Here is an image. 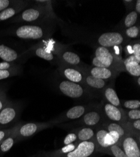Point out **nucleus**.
I'll return each instance as SVG.
<instances>
[{"label":"nucleus","instance_id":"2","mask_svg":"<svg viewBox=\"0 0 140 157\" xmlns=\"http://www.w3.org/2000/svg\"><path fill=\"white\" fill-rule=\"evenodd\" d=\"M55 123L51 122H31L24 124H18L15 126L14 132L18 141L30 138L41 131L52 127Z\"/></svg>","mask_w":140,"mask_h":157},{"label":"nucleus","instance_id":"1","mask_svg":"<svg viewBox=\"0 0 140 157\" xmlns=\"http://www.w3.org/2000/svg\"><path fill=\"white\" fill-rule=\"evenodd\" d=\"M45 1H36L35 6L27 8L16 16L12 21L40 23L49 17L50 11L44 5Z\"/></svg>","mask_w":140,"mask_h":157},{"label":"nucleus","instance_id":"9","mask_svg":"<svg viewBox=\"0 0 140 157\" xmlns=\"http://www.w3.org/2000/svg\"><path fill=\"white\" fill-rule=\"evenodd\" d=\"M15 35L26 40H39L45 35L43 27L36 25H25L19 27L15 32Z\"/></svg>","mask_w":140,"mask_h":157},{"label":"nucleus","instance_id":"27","mask_svg":"<svg viewBox=\"0 0 140 157\" xmlns=\"http://www.w3.org/2000/svg\"><path fill=\"white\" fill-rule=\"evenodd\" d=\"M138 17L139 15L134 10L130 12L129 13L126 15L124 19V24L125 27L126 28H130L134 26V25L138 21Z\"/></svg>","mask_w":140,"mask_h":157},{"label":"nucleus","instance_id":"35","mask_svg":"<svg viewBox=\"0 0 140 157\" xmlns=\"http://www.w3.org/2000/svg\"><path fill=\"white\" fill-rule=\"evenodd\" d=\"M14 129V126L11 128L5 129H0V143L2 141L5 140L7 136H8Z\"/></svg>","mask_w":140,"mask_h":157},{"label":"nucleus","instance_id":"22","mask_svg":"<svg viewBox=\"0 0 140 157\" xmlns=\"http://www.w3.org/2000/svg\"><path fill=\"white\" fill-rule=\"evenodd\" d=\"M75 129L79 143L94 139L96 128L87 126H82Z\"/></svg>","mask_w":140,"mask_h":157},{"label":"nucleus","instance_id":"14","mask_svg":"<svg viewBox=\"0 0 140 157\" xmlns=\"http://www.w3.org/2000/svg\"><path fill=\"white\" fill-rule=\"evenodd\" d=\"M62 74L66 80L84 85V71H81L79 67H63L62 69Z\"/></svg>","mask_w":140,"mask_h":157},{"label":"nucleus","instance_id":"21","mask_svg":"<svg viewBox=\"0 0 140 157\" xmlns=\"http://www.w3.org/2000/svg\"><path fill=\"white\" fill-rule=\"evenodd\" d=\"M32 50L35 56L47 61L52 62L55 59V57L53 52L46 46L38 45L33 47Z\"/></svg>","mask_w":140,"mask_h":157},{"label":"nucleus","instance_id":"38","mask_svg":"<svg viewBox=\"0 0 140 157\" xmlns=\"http://www.w3.org/2000/svg\"><path fill=\"white\" fill-rule=\"evenodd\" d=\"M137 84H138V86L139 87L140 86V77H138L137 78Z\"/></svg>","mask_w":140,"mask_h":157},{"label":"nucleus","instance_id":"36","mask_svg":"<svg viewBox=\"0 0 140 157\" xmlns=\"http://www.w3.org/2000/svg\"><path fill=\"white\" fill-rule=\"evenodd\" d=\"M16 2L9 1V0H0V12L8 8L9 6L14 5Z\"/></svg>","mask_w":140,"mask_h":157},{"label":"nucleus","instance_id":"33","mask_svg":"<svg viewBox=\"0 0 140 157\" xmlns=\"http://www.w3.org/2000/svg\"><path fill=\"white\" fill-rule=\"evenodd\" d=\"M136 58L137 61L140 63V44L137 42L133 45L132 54Z\"/></svg>","mask_w":140,"mask_h":157},{"label":"nucleus","instance_id":"31","mask_svg":"<svg viewBox=\"0 0 140 157\" xmlns=\"http://www.w3.org/2000/svg\"><path fill=\"white\" fill-rule=\"evenodd\" d=\"M124 112L127 118V121H134L140 120V109L130 110L124 109Z\"/></svg>","mask_w":140,"mask_h":157},{"label":"nucleus","instance_id":"25","mask_svg":"<svg viewBox=\"0 0 140 157\" xmlns=\"http://www.w3.org/2000/svg\"><path fill=\"white\" fill-rule=\"evenodd\" d=\"M105 154L113 157H126V155L119 144L109 147L106 151Z\"/></svg>","mask_w":140,"mask_h":157},{"label":"nucleus","instance_id":"5","mask_svg":"<svg viewBox=\"0 0 140 157\" xmlns=\"http://www.w3.org/2000/svg\"><path fill=\"white\" fill-rule=\"evenodd\" d=\"M104 121V117L102 113L100 104L93 105L80 119L74 124L83 126L97 128Z\"/></svg>","mask_w":140,"mask_h":157},{"label":"nucleus","instance_id":"39","mask_svg":"<svg viewBox=\"0 0 140 157\" xmlns=\"http://www.w3.org/2000/svg\"><path fill=\"white\" fill-rule=\"evenodd\" d=\"M30 157H36V155H32V156H30Z\"/></svg>","mask_w":140,"mask_h":157},{"label":"nucleus","instance_id":"32","mask_svg":"<svg viewBox=\"0 0 140 157\" xmlns=\"http://www.w3.org/2000/svg\"><path fill=\"white\" fill-rule=\"evenodd\" d=\"M124 33L127 37L130 38H137L139 35V29L137 26H133V27L127 29L125 30Z\"/></svg>","mask_w":140,"mask_h":157},{"label":"nucleus","instance_id":"24","mask_svg":"<svg viewBox=\"0 0 140 157\" xmlns=\"http://www.w3.org/2000/svg\"><path fill=\"white\" fill-rule=\"evenodd\" d=\"M14 129L8 136H7L0 143V154H4L7 153L11 150V148L15 145V143L19 141L17 135L14 132Z\"/></svg>","mask_w":140,"mask_h":157},{"label":"nucleus","instance_id":"12","mask_svg":"<svg viewBox=\"0 0 140 157\" xmlns=\"http://www.w3.org/2000/svg\"><path fill=\"white\" fill-rule=\"evenodd\" d=\"M125 40L123 33L117 32H106L100 35L97 39V42L100 46L111 48L122 45Z\"/></svg>","mask_w":140,"mask_h":157},{"label":"nucleus","instance_id":"4","mask_svg":"<svg viewBox=\"0 0 140 157\" xmlns=\"http://www.w3.org/2000/svg\"><path fill=\"white\" fill-rule=\"evenodd\" d=\"M97 144L94 140L80 142L72 151L58 156L50 157H96L98 154ZM37 157H44L36 155Z\"/></svg>","mask_w":140,"mask_h":157},{"label":"nucleus","instance_id":"19","mask_svg":"<svg viewBox=\"0 0 140 157\" xmlns=\"http://www.w3.org/2000/svg\"><path fill=\"white\" fill-rule=\"evenodd\" d=\"M0 58L4 62L15 63L20 57L18 52L3 44H0Z\"/></svg>","mask_w":140,"mask_h":157},{"label":"nucleus","instance_id":"6","mask_svg":"<svg viewBox=\"0 0 140 157\" xmlns=\"http://www.w3.org/2000/svg\"><path fill=\"white\" fill-rule=\"evenodd\" d=\"M58 88L62 94L72 99L87 98L91 95L84 85L67 80L60 81L59 83Z\"/></svg>","mask_w":140,"mask_h":157},{"label":"nucleus","instance_id":"18","mask_svg":"<svg viewBox=\"0 0 140 157\" xmlns=\"http://www.w3.org/2000/svg\"><path fill=\"white\" fill-rule=\"evenodd\" d=\"M125 70L134 77L140 76V63L137 61L133 54L127 57L123 62Z\"/></svg>","mask_w":140,"mask_h":157},{"label":"nucleus","instance_id":"34","mask_svg":"<svg viewBox=\"0 0 140 157\" xmlns=\"http://www.w3.org/2000/svg\"><path fill=\"white\" fill-rule=\"evenodd\" d=\"M6 98L5 93L0 90V111H1L9 102Z\"/></svg>","mask_w":140,"mask_h":157},{"label":"nucleus","instance_id":"11","mask_svg":"<svg viewBox=\"0 0 140 157\" xmlns=\"http://www.w3.org/2000/svg\"><path fill=\"white\" fill-rule=\"evenodd\" d=\"M108 82L109 81L96 78L88 72L84 71V86L91 95V93H93L94 95H97L98 93L102 94L104 89L108 86Z\"/></svg>","mask_w":140,"mask_h":157},{"label":"nucleus","instance_id":"30","mask_svg":"<svg viewBox=\"0 0 140 157\" xmlns=\"http://www.w3.org/2000/svg\"><path fill=\"white\" fill-rule=\"evenodd\" d=\"M19 72V67L6 70H0V80L5 79V78H7L9 77L16 75Z\"/></svg>","mask_w":140,"mask_h":157},{"label":"nucleus","instance_id":"28","mask_svg":"<svg viewBox=\"0 0 140 157\" xmlns=\"http://www.w3.org/2000/svg\"><path fill=\"white\" fill-rule=\"evenodd\" d=\"M121 108L124 109H140V101L139 100H127L121 102Z\"/></svg>","mask_w":140,"mask_h":157},{"label":"nucleus","instance_id":"7","mask_svg":"<svg viewBox=\"0 0 140 157\" xmlns=\"http://www.w3.org/2000/svg\"><path fill=\"white\" fill-rule=\"evenodd\" d=\"M100 106L105 120L120 123L127 121L124 109L122 108L113 106L104 99L101 102Z\"/></svg>","mask_w":140,"mask_h":157},{"label":"nucleus","instance_id":"20","mask_svg":"<svg viewBox=\"0 0 140 157\" xmlns=\"http://www.w3.org/2000/svg\"><path fill=\"white\" fill-rule=\"evenodd\" d=\"M104 100L118 108H121V101L118 96L116 91L111 86H108L103 90Z\"/></svg>","mask_w":140,"mask_h":157},{"label":"nucleus","instance_id":"15","mask_svg":"<svg viewBox=\"0 0 140 157\" xmlns=\"http://www.w3.org/2000/svg\"><path fill=\"white\" fill-rule=\"evenodd\" d=\"M101 125L104 126L108 132H112L113 131V132H117L119 134L121 140L126 136L128 135H131L130 130L129 129L128 127L127 126L126 123H116L104 120V121Z\"/></svg>","mask_w":140,"mask_h":157},{"label":"nucleus","instance_id":"40","mask_svg":"<svg viewBox=\"0 0 140 157\" xmlns=\"http://www.w3.org/2000/svg\"><path fill=\"white\" fill-rule=\"evenodd\" d=\"M36 157H37V156H36Z\"/></svg>","mask_w":140,"mask_h":157},{"label":"nucleus","instance_id":"17","mask_svg":"<svg viewBox=\"0 0 140 157\" xmlns=\"http://www.w3.org/2000/svg\"><path fill=\"white\" fill-rule=\"evenodd\" d=\"M88 72L96 78H100V79L105 81H109L116 77L117 74L119 73L118 71L112 69L96 67L91 68L89 70V72Z\"/></svg>","mask_w":140,"mask_h":157},{"label":"nucleus","instance_id":"37","mask_svg":"<svg viewBox=\"0 0 140 157\" xmlns=\"http://www.w3.org/2000/svg\"><path fill=\"white\" fill-rule=\"evenodd\" d=\"M135 11L139 15L140 13V1L137 0L135 3Z\"/></svg>","mask_w":140,"mask_h":157},{"label":"nucleus","instance_id":"16","mask_svg":"<svg viewBox=\"0 0 140 157\" xmlns=\"http://www.w3.org/2000/svg\"><path fill=\"white\" fill-rule=\"evenodd\" d=\"M27 2H18L0 12V21L7 20L15 17L26 7Z\"/></svg>","mask_w":140,"mask_h":157},{"label":"nucleus","instance_id":"3","mask_svg":"<svg viewBox=\"0 0 140 157\" xmlns=\"http://www.w3.org/2000/svg\"><path fill=\"white\" fill-rule=\"evenodd\" d=\"M93 65L96 67L109 68L117 71L114 66L118 64L119 61L116 55L110 48L99 46L95 50V57L93 59Z\"/></svg>","mask_w":140,"mask_h":157},{"label":"nucleus","instance_id":"10","mask_svg":"<svg viewBox=\"0 0 140 157\" xmlns=\"http://www.w3.org/2000/svg\"><path fill=\"white\" fill-rule=\"evenodd\" d=\"M120 145L126 157H140V138L128 135L121 140Z\"/></svg>","mask_w":140,"mask_h":157},{"label":"nucleus","instance_id":"23","mask_svg":"<svg viewBox=\"0 0 140 157\" xmlns=\"http://www.w3.org/2000/svg\"><path fill=\"white\" fill-rule=\"evenodd\" d=\"M60 59L63 62L71 66H78L81 63L80 57L72 51L64 50L60 54Z\"/></svg>","mask_w":140,"mask_h":157},{"label":"nucleus","instance_id":"13","mask_svg":"<svg viewBox=\"0 0 140 157\" xmlns=\"http://www.w3.org/2000/svg\"><path fill=\"white\" fill-rule=\"evenodd\" d=\"M93 104H85V105H76L67 110L64 114H63L60 117L53 121L55 124L66 121L68 120H79L89 110Z\"/></svg>","mask_w":140,"mask_h":157},{"label":"nucleus","instance_id":"29","mask_svg":"<svg viewBox=\"0 0 140 157\" xmlns=\"http://www.w3.org/2000/svg\"><path fill=\"white\" fill-rule=\"evenodd\" d=\"M74 143H79L78 141V135L77 132H76V129H74L72 132H70L69 133H68L66 136L65 137L64 140H63V145H69V144Z\"/></svg>","mask_w":140,"mask_h":157},{"label":"nucleus","instance_id":"26","mask_svg":"<svg viewBox=\"0 0 140 157\" xmlns=\"http://www.w3.org/2000/svg\"><path fill=\"white\" fill-rule=\"evenodd\" d=\"M126 123L130 130L131 135L140 138V120L127 121Z\"/></svg>","mask_w":140,"mask_h":157},{"label":"nucleus","instance_id":"8","mask_svg":"<svg viewBox=\"0 0 140 157\" xmlns=\"http://www.w3.org/2000/svg\"><path fill=\"white\" fill-rule=\"evenodd\" d=\"M20 108L17 104L9 102L0 111V129L11 128L18 118Z\"/></svg>","mask_w":140,"mask_h":157}]
</instances>
